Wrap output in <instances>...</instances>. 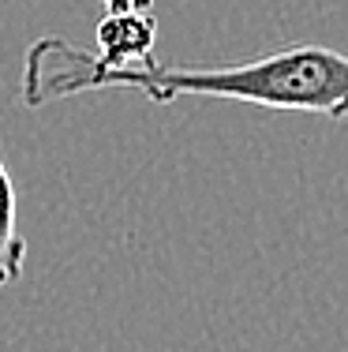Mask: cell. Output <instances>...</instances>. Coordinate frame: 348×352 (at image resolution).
Wrapping results in <instances>:
<instances>
[{
  "label": "cell",
  "instance_id": "3",
  "mask_svg": "<svg viewBox=\"0 0 348 352\" xmlns=\"http://www.w3.org/2000/svg\"><path fill=\"white\" fill-rule=\"evenodd\" d=\"M23 258H27V244L15 229V188L0 157V289L23 278Z\"/></svg>",
  "mask_w": 348,
  "mask_h": 352
},
{
  "label": "cell",
  "instance_id": "1",
  "mask_svg": "<svg viewBox=\"0 0 348 352\" xmlns=\"http://www.w3.org/2000/svg\"><path fill=\"white\" fill-rule=\"evenodd\" d=\"M139 90L157 105L176 98H225V102L292 109L345 120L348 116V53L326 45H288L259 60L229 64V68H139L102 72L90 68L86 53L64 38H38L23 68V102L41 109L60 98H76L86 90Z\"/></svg>",
  "mask_w": 348,
  "mask_h": 352
},
{
  "label": "cell",
  "instance_id": "2",
  "mask_svg": "<svg viewBox=\"0 0 348 352\" xmlns=\"http://www.w3.org/2000/svg\"><path fill=\"white\" fill-rule=\"evenodd\" d=\"M105 19L97 23V53H86L90 68L116 72L154 60V0H102Z\"/></svg>",
  "mask_w": 348,
  "mask_h": 352
}]
</instances>
